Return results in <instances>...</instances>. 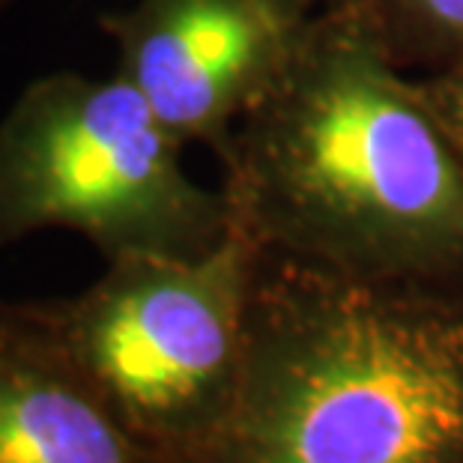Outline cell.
Here are the masks:
<instances>
[{"instance_id":"obj_1","label":"cell","mask_w":463,"mask_h":463,"mask_svg":"<svg viewBox=\"0 0 463 463\" xmlns=\"http://www.w3.org/2000/svg\"><path fill=\"white\" fill-rule=\"evenodd\" d=\"M215 156L231 224L263 254L463 284V159L359 0L305 22Z\"/></svg>"},{"instance_id":"obj_2","label":"cell","mask_w":463,"mask_h":463,"mask_svg":"<svg viewBox=\"0 0 463 463\" xmlns=\"http://www.w3.org/2000/svg\"><path fill=\"white\" fill-rule=\"evenodd\" d=\"M206 463H463V284L258 249L240 392Z\"/></svg>"},{"instance_id":"obj_3","label":"cell","mask_w":463,"mask_h":463,"mask_svg":"<svg viewBox=\"0 0 463 463\" xmlns=\"http://www.w3.org/2000/svg\"><path fill=\"white\" fill-rule=\"evenodd\" d=\"M183 146L117 72L36 78L0 120V245L72 231L108 263L201 258L233 224Z\"/></svg>"},{"instance_id":"obj_4","label":"cell","mask_w":463,"mask_h":463,"mask_svg":"<svg viewBox=\"0 0 463 463\" xmlns=\"http://www.w3.org/2000/svg\"><path fill=\"white\" fill-rule=\"evenodd\" d=\"M258 245L240 231L201 258H126L39 302L66 356L159 463H206L242 380Z\"/></svg>"},{"instance_id":"obj_5","label":"cell","mask_w":463,"mask_h":463,"mask_svg":"<svg viewBox=\"0 0 463 463\" xmlns=\"http://www.w3.org/2000/svg\"><path fill=\"white\" fill-rule=\"evenodd\" d=\"M308 18L275 0H135L99 18L117 75L174 137L219 153L275 81Z\"/></svg>"},{"instance_id":"obj_6","label":"cell","mask_w":463,"mask_h":463,"mask_svg":"<svg viewBox=\"0 0 463 463\" xmlns=\"http://www.w3.org/2000/svg\"><path fill=\"white\" fill-rule=\"evenodd\" d=\"M0 463H159L81 377L39 302L0 299Z\"/></svg>"},{"instance_id":"obj_7","label":"cell","mask_w":463,"mask_h":463,"mask_svg":"<svg viewBox=\"0 0 463 463\" xmlns=\"http://www.w3.org/2000/svg\"><path fill=\"white\" fill-rule=\"evenodd\" d=\"M403 72L428 75L463 61V0H359Z\"/></svg>"},{"instance_id":"obj_8","label":"cell","mask_w":463,"mask_h":463,"mask_svg":"<svg viewBox=\"0 0 463 463\" xmlns=\"http://www.w3.org/2000/svg\"><path fill=\"white\" fill-rule=\"evenodd\" d=\"M412 78H416V90L421 93V99L463 159V61L439 69V72Z\"/></svg>"},{"instance_id":"obj_9","label":"cell","mask_w":463,"mask_h":463,"mask_svg":"<svg viewBox=\"0 0 463 463\" xmlns=\"http://www.w3.org/2000/svg\"><path fill=\"white\" fill-rule=\"evenodd\" d=\"M275 4L288 6L290 13H297V15L311 18V15L323 13V9H332V6H338V4H347V0H275Z\"/></svg>"},{"instance_id":"obj_10","label":"cell","mask_w":463,"mask_h":463,"mask_svg":"<svg viewBox=\"0 0 463 463\" xmlns=\"http://www.w3.org/2000/svg\"><path fill=\"white\" fill-rule=\"evenodd\" d=\"M18 4V0H0V18H4L6 13H9V9H13Z\"/></svg>"}]
</instances>
